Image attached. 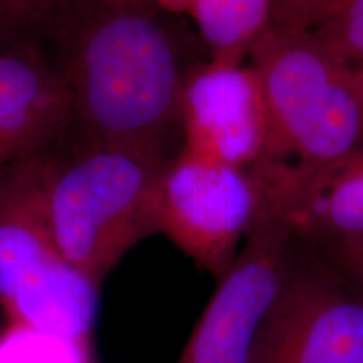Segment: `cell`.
I'll list each match as a JSON object with an SVG mask.
<instances>
[{"mask_svg": "<svg viewBox=\"0 0 363 363\" xmlns=\"http://www.w3.org/2000/svg\"><path fill=\"white\" fill-rule=\"evenodd\" d=\"M249 363H363V296L293 264Z\"/></svg>", "mask_w": 363, "mask_h": 363, "instance_id": "cell-8", "label": "cell"}, {"mask_svg": "<svg viewBox=\"0 0 363 363\" xmlns=\"http://www.w3.org/2000/svg\"><path fill=\"white\" fill-rule=\"evenodd\" d=\"M0 363H94L91 343L74 342L24 326L0 330Z\"/></svg>", "mask_w": 363, "mask_h": 363, "instance_id": "cell-12", "label": "cell"}, {"mask_svg": "<svg viewBox=\"0 0 363 363\" xmlns=\"http://www.w3.org/2000/svg\"><path fill=\"white\" fill-rule=\"evenodd\" d=\"M152 6L88 0L54 30L62 48L56 62L76 138L169 162L187 69Z\"/></svg>", "mask_w": 363, "mask_h": 363, "instance_id": "cell-1", "label": "cell"}, {"mask_svg": "<svg viewBox=\"0 0 363 363\" xmlns=\"http://www.w3.org/2000/svg\"><path fill=\"white\" fill-rule=\"evenodd\" d=\"M106 2H153L155 4V0H106Z\"/></svg>", "mask_w": 363, "mask_h": 363, "instance_id": "cell-20", "label": "cell"}, {"mask_svg": "<svg viewBox=\"0 0 363 363\" xmlns=\"http://www.w3.org/2000/svg\"><path fill=\"white\" fill-rule=\"evenodd\" d=\"M189 2L190 0H155V4L158 7L167 9V11H172V12L187 11Z\"/></svg>", "mask_w": 363, "mask_h": 363, "instance_id": "cell-18", "label": "cell"}, {"mask_svg": "<svg viewBox=\"0 0 363 363\" xmlns=\"http://www.w3.org/2000/svg\"><path fill=\"white\" fill-rule=\"evenodd\" d=\"M247 61L259 74L269 110L271 165L315 169L363 147V103L352 66L311 30L269 29Z\"/></svg>", "mask_w": 363, "mask_h": 363, "instance_id": "cell-3", "label": "cell"}, {"mask_svg": "<svg viewBox=\"0 0 363 363\" xmlns=\"http://www.w3.org/2000/svg\"><path fill=\"white\" fill-rule=\"evenodd\" d=\"M182 150L252 174L274 162V133L251 62L189 67L180 99Z\"/></svg>", "mask_w": 363, "mask_h": 363, "instance_id": "cell-7", "label": "cell"}, {"mask_svg": "<svg viewBox=\"0 0 363 363\" xmlns=\"http://www.w3.org/2000/svg\"><path fill=\"white\" fill-rule=\"evenodd\" d=\"M72 135L67 89L35 35L0 54V170L43 157Z\"/></svg>", "mask_w": 363, "mask_h": 363, "instance_id": "cell-9", "label": "cell"}, {"mask_svg": "<svg viewBox=\"0 0 363 363\" xmlns=\"http://www.w3.org/2000/svg\"><path fill=\"white\" fill-rule=\"evenodd\" d=\"M86 2L88 0H0V9L22 33L38 35L39 30L54 33Z\"/></svg>", "mask_w": 363, "mask_h": 363, "instance_id": "cell-14", "label": "cell"}, {"mask_svg": "<svg viewBox=\"0 0 363 363\" xmlns=\"http://www.w3.org/2000/svg\"><path fill=\"white\" fill-rule=\"evenodd\" d=\"M262 217V187L251 170L185 150L163 167L157 187L158 233L217 279Z\"/></svg>", "mask_w": 363, "mask_h": 363, "instance_id": "cell-5", "label": "cell"}, {"mask_svg": "<svg viewBox=\"0 0 363 363\" xmlns=\"http://www.w3.org/2000/svg\"><path fill=\"white\" fill-rule=\"evenodd\" d=\"M199 35L211 61L247 62L254 45L272 27V0H190Z\"/></svg>", "mask_w": 363, "mask_h": 363, "instance_id": "cell-11", "label": "cell"}, {"mask_svg": "<svg viewBox=\"0 0 363 363\" xmlns=\"http://www.w3.org/2000/svg\"><path fill=\"white\" fill-rule=\"evenodd\" d=\"M337 246L340 262L363 291V235L343 240Z\"/></svg>", "mask_w": 363, "mask_h": 363, "instance_id": "cell-16", "label": "cell"}, {"mask_svg": "<svg viewBox=\"0 0 363 363\" xmlns=\"http://www.w3.org/2000/svg\"><path fill=\"white\" fill-rule=\"evenodd\" d=\"M311 33L350 66L363 61V0H325Z\"/></svg>", "mask_w": 363, "mask_h": 363, "instance_id": "cell-13", "label": "cell"}, {"mask_svg": "<svg viewBox=\"0 0 363 363\" xmlns=\"http://www.w3.org/2000/svg\"><path fill=\"white\" fill-rule=\"evenodd\" d=\"M43 157L0 170V306L9 325L91 343L99 286L67 261L54 238Z\"/></svg>", "mask_w": 363, "mask_h": 363, "instance_id": "cell-4", "label": "cell"}, {"mask_svg": "<svg viewBox=\"0 0 363 363\" xmlns=\"http://www.w3.org/2000/svg\"><path fill=\"white\" fill-rule=\"evenodd\" d=\"M67 140L40 158L45 208L67 261L101 288L130 249L158 233L167 162L79 138L66 147Z\"/></svg>", "mask_w": 363, "mask_h": 363, "instance_id": "cell-2", "label": "cell"}, {"mask_svg": "<svg viewBox=\"0 0 363 363\" xmlns=\"http://www.w3.org/2000/svg\"><path fill=\"white\" fill-rule=\"evenodd\" d=\"M352 74H353V81H355L358 96H360L363 103V61L352 66Z\"/></svg>", "mask_w": 363, "mask_h": 363, "instance_id": "cell-19", "label": "cell"}, {"mask_svg": "<svg viewBox=\"0 0 363 363\" xmlns=\"http://www.w3.org/2000/svg\"><path fill=\"white\" fill-rule=\"evenodd\" d=\"M26 35L27 34L22 33L21 27L0 9V54L6 52L11 45L16 44L19 39L26 38Z\"/></svg>", "mask_w": 363, "mask_h": 363, "instance_id": "cell-17", "label": "cell"}, {"mask_svg": "<svg viewBox=\"0 0 363 363\" xmlns=\"http://www.w3.org/2000/svg\"><path fill=\"white\" fill-rule=\"evenodd\" d=\"M325 0H272V27L286 33H308Z\"/></svg>", "mask_w": 363, "mask_h": 363, "instance_id": "cell-15", "label": "cell"}, {"mask_svg": "<svg viewBox=\"0 0 363 363\" xmlns=\"http://www.w3.org/2000/svg\"><path fill=\"white\" fill-rule=\"evenodd\" d=\"M264 197V217L293 238L340 244L363 235V147L315 169L271 165L254 174Z\"/></svg>", "mask_w": 363, "mask_h": 363, "instance_id": "cell-10", "label": "cell"}, {"mask_svg": "<svg viewBox=\"0 0 363 363\" xmlns=\"http://www.w3.org/2000/svg\"><path fill=\"white\" fill-rule=\"evenodd\" d=\"M293 235L262 217L217 279L177 363H249L257 335L293 267Z\"/></svg>", "mask_w": 363, "mask_h": 363, "instance_id": "cell-6", "label": "cell"}]
</instances>
